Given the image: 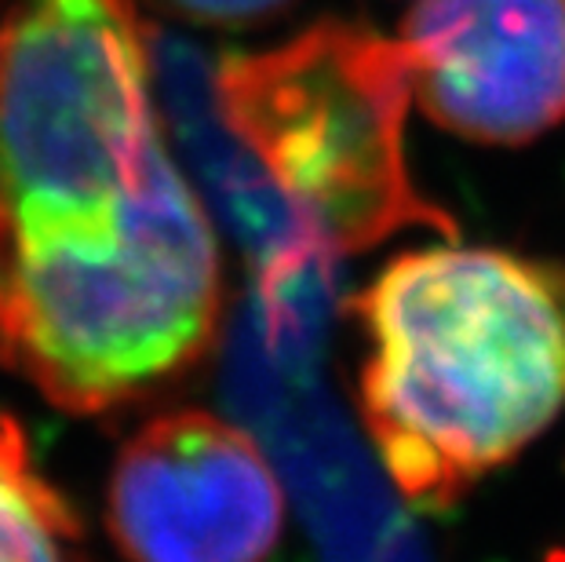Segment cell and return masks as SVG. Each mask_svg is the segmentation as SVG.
I'll use <instances>...</instances> for the list:
<instances>
[{"label":"cell","mask_w":565,"mask_h":562,"mask_svg":"<svg viewBox=\"0 0 565 562\" xmlns=\"http://www.w3.org/2000/svg\"><path fill=\"white\" fill-rule=\"evenodd\" d=\"M358 413L405 505L449 511L565 410V278L500 248H416L354 296Z\"/></svg>","instance_id":"6da1fadb"},{"label":"cell","mask_w":565,"mask_h":562,"mask_svg":"<svg viewBox=\"0 0 565 562\" xmlns=\"http://www.w3.org/2000/svg\"><path fill=\"white\" fill-rule=\"evenodd\" d=\"M223 263L201 201L161 153L110 223L0 209V369L74 416H110L194 377L220 343Z\"/></svg>","instance_id":"7a4b0ae2"},{"label":"cell","mask_w":565,"mask_h":562,"mask_svg":"<svg viewBox=\"0 0 565 562\" xmlns=\"http://www.w3.org/2000/svg\"><path fill=\"white\" fill-rule=\"evenodd\" d=\"M212 92L231 136L335 259L408 226L456 231L408 172L413 85L398 41L321 19L274 47L223 59Z\"/></svg>","instance_id":"3957f363"},{"label":"cell","mask_w":565,"mask_h":562,"mask_svg":"<svg viewBox=\"0 0 565 562\" xmlns=\"http://www.w3.org/2000/svg\"><path fill=\"white\" fill-rule=\"evenodd\" d=\"M153 33L131 0H11L0 11V209L110 223L164 153Z\"/></svg>","instance_id":"277c9868"},{"label":"cell","mask_w":565,"mask_h":562,"mask_svg":"<svg viewBox=\"0 0 565 562\" xmlns=\"http://www.w3.org/2000/svg\"><path fill=\"white\" fill-rule=\"evenodd\" d=\"M285 489L267 453L209 410L147 416L106 478V533L128 562H267Z\"/></svg>","instance_id":"5b68a950"},{"label":"cell","mask_w":565,"mask_h":562,"mask_svg":"<svg viewBox=\"0 0 565 562\" xmlns=\"http://www.w3.org/2000/svg\"><path fill=\"white\" fill-rule=\"evenodd\" d=\"M408 85L430 121L478 147H525L565 121V0H416Z\"/></svg>","instance_id":"8992f818"},{"label":"cell","mask_w":565,"mask_h":562,"mask_svg":"<svg viewBox=\"0 0 565 562\" xmlns=\"http://www.w3.org/2000/svg\"><path fill=\"white\" fill-rule=\"evenodd\" d=\"M0 562H99L88 533L33 457L30 435L0 413Z\"/></svg>","instance_id":"52a82bcc"},{"label":"cell","mask_w":565,"mask_h":562,"mask_svg":"<svg viewBox=\"0 0 565 562\" xmlns=\"http://www.w3.org/2000/svg\"><path fill=\"white\" fill-rule=\"evenodd\" d=\"M153 4L183 22H198V26L237 30L278 19L296 0H153Z\"/></svg>","instance_id":"ba28073f"},{"label":"cell","mask_w":565,"mask_h":562,"mask_svg":"<svg viewBox=\"0 0 565 562\" xmlns=\"http://www.w3.org/2000/svg\"><path fill=\"white\" fill-rule=\"evenodd\" d=\"M544 562H565V548H551Z\"/></svg>","instance_id":"9c48e42d"}]
</instances>
